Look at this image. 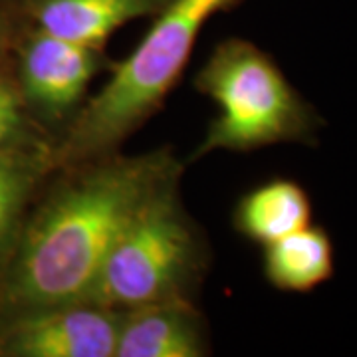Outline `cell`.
Returning <instances> with one entry per match:
<instances>
[{
  "mask_svg": "<svg viewBox=\"0 0 357 357\" xmlns=\"http://www.w3.org/2000/svg\"><path fill=\"white\" fill-rule=\"evenodd\" d=\"M165 151L105 155L70 167L26 225L0 284L10 314L88 302L115 236L155 185L177 169Z\"/></svg>",
  "mask_w": 357,
  "mask_h": 357,
  "instance_id": "cell-1",
  "label": "cell"
},
{
  "mask_svg": "<svg viewBox=\"0 0 357 357\" xmlns=\"http://www.w3.org/2000/svg\"><path fill=\"white\" fill-rule=\"evenodd\" d=\"M241 0H169L153 16L147 34L76 112L62 143L52 149V167L82 165L114 153L121 141L163 105L189 64L204 24Z\"/></svg>",
  "mask_w": 357,
  "mask_h": 357,
  "instance_id": "cell-2",
  "label": "cell"
},
{
  "mask_svg": "<svg viewBox=\"0 0 357 357\" xmlns=\"http://www.w3.org/2000/svg\"><path fill=\"white\" fill-rule=\"evenodd\" d=\"M217 105L192 159L211 151H255L278 143L316 145L324 119L294 88L276 60L243 38L220 42L195 77Z\"/></svg>",
  "mask_w": 357,
  "mask_h": 357,
  "instance_id": "cell-3",
  "label": "cell"
},
{
  "mask_svg": "<svg viewBox=\"0 0 357 357\" xmlns=\"http://www.w3.org/2000/svg\"><path fill=\"white\" fill-rule=\"evenodd\" d=\"M178 171L161 178L115 236L88 302L112 310L187 296L201 270V243L178 201Z\"/></svg>",
  "mask_w": 357,
  "mask_h": 357,
  "instance_id": "cell-4",
  "label": "cell"
},
{
  "mask_svg": "<svg viewBox=\"0 0 357 357\" xmlns=\"http://www.w3.org/2000/svg\"><path fill=\"white\" fill-rule=\"evenodd\" d=\"M121 312L72 302L14 314L0 354L14 357H115Z\"/></svg>",
  "mask_w": 357,
  "mask_h": 357,
  "instance_id": "cell-5",
  "label": "cell"
},
{
  "mask_svg": "<svg viewBox=\"0 0 357 357\" xmlns=\"http://www.w3.org/2000/svg\"><path fill=\"white\" fill-rule=\"evenodd\" d=\"M107 68L103 50L32 28L20 48L18 89L28 107L60 121L84 102L93 77Z\"/></svg>",
  "mask_w": 357,
  "mask_h": 357,
  "instance_id": "cell-6",
  "label": "cell"
},
{
  "mask_svg": "<svg viewBox=\"0 0 357 357\" xmlns=\"http://www.w3.org/2000/svg\"><path fill=\"white\" fill-rule=\"evenodd\" d=\"M206 349L203 318L187 296L121 312L115 357H201Z\"/></svg>",
  "mask_w": 357,
  "mask_h": 357,
  "instance_id": "cell-7",
  "label": "cell"
},
{
  "mask_svg": "<svg viewBox=\"0 0 357 357\" xmlns=\"http://www.w3.org/2000/svg\"><path fill=\"white\" fill-rule=\"evenodd\" d=\"M32 28L103 50L109 36L133 20L153 18L169 0H14Z\"/></svg>",
  "mask_w": 357,
  "mask_h": 357,
  "instance_id": "cell-8",
  "label": "cell"
},
{
  "mask_svg": "<svg viewBox=\"0 0 357 357\" xmlns=\"http://www.w3.org/2000/svg\"><path fill=\"white\" fill-rule=\"evenodd\" d=\"M312 199L294 178L276 177L241 197L234 208V229L256 244L274 243L312 225Z\"/></svg>",
  "mask_w": 357,
  "mask_h": 357,
  "instance_id": "cell-9",
  "label": "cell"
},
{
  "mask_svg": "<svg viewBox=\"0 0 357 357\" xmlns=\"http://www.w3.org/2000/svg\"><path fill=\"white\" fill-rule=\"evenodd\" d=\"M262 270L268 284L280 292L307 294L332 280L335 248L324 227L307 225L264 246Z\"/></svg>",
  "mask_w": 357,
  "mask_h": 357,
  "instance_id": "cell-10",
  "label": "cell"
},
{
  "mask_svg": "<svg viewBox=\"0 0 357 357\" xmlns=\"http://www.w3.org/2000/svg\"><path fill=\"white\" fill-rule=\"evenodd\" d=\"M50 167L52 151L42 145L0 149V255L13 243L30 192Z\"/></svg>",
  "mask_w": 357,
  "mask_h": 357,
  "instance_id": "cell-11",
  "label": "cell"
},
{
  "mask_svg": "<svg viewBox=\"0 0 357 357\" xmlns=\"http://www.w3.org/2000/svg\"><path fill=\"white\" fill-rule=\"evenodd\" d=\"M26 107L28 105L20 89L13 86L8 79L0 77V149L40 145V143H26L28 139Z\"/></svg>",
  "mask_w": 357,
  "mask_h": 357,
  "instance_id": "cell-12",
  "label": "cell"
},
{
  "mask_svg": "<svg viewBox=\"0 0 357 357\" xmlns=\"http://www.w3.org/2000/svg\"><path fill=\"white\" fill-rule=\"evenodd\" d=\"M10 32H13L10 16L4 10V4L0 2V52L6 48V44H10Z\"/></svg>",
  "mask_w": 357,
  "mask_h": 357,
  "instance_id": "cell-13",
  "label": "cell"
}]
</instances>
